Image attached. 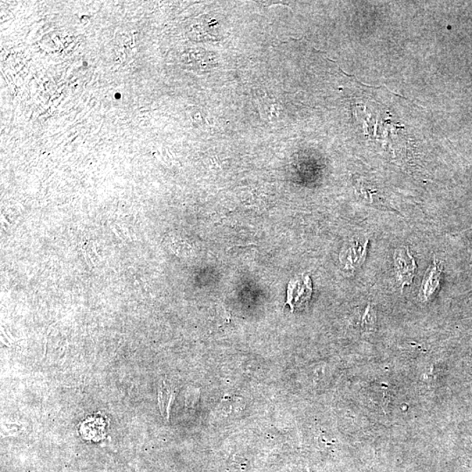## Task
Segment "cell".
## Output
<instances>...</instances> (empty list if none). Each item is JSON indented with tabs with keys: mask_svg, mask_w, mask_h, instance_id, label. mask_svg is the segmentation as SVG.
<instances>
[{
	"mask_svg": "<svg viewBox=\"0 0 472 472\" xmlns=\"http://www.w3.org/2000/svg\"><path fill=\"white\" fill-rule=\"evenodd\" d=\"M313 295V284L308 275L289 282L286 303L291 306L292 312L295 309L303 308L308 305Z\"/></svg>",
	"mask_w": 472,
	"mask_h": 472,
	"instance_id": "cell-1",
	"label": "cell"
},
{
	"mask_svg": "<svg viewBox=\"0 0 472 472\" xmlns=\"http://www.w3.org/2000/svg\"><path fill=\"white\" fill-rule=\"evenodd\" d=\"M393 260H395L397 279L402 287L412 284L414 274H416L417 263L414 257L411 256L409 249H397Z\"/></svg>",
	"mask_w": 472,
	"mask_h": 472,
	"instance_id": "cell-2",
	"label": "cell"
},
{
	"mask_svg": "<svg viewBox=\"0 0 472 472\" xmlns=\"http://www.w3.org/2000/svg\"><path fill=\"white\" fill-rule=\"evenodd\" d=\"M442 271V263L434 257L431 266L425 273L419 296L421 301L427 302L440 287V280Z\"/></svg>",
	"mask_w": 472,
	"mask_h": 472,
	"instance_id": "cell-3",
	"label": "cell"
},
{
	"mask_svg": "<svg viewBox=\"0 0 472 472\" xmlns=\"http://www.w3.org/2000/svg\"><path fill=\"white\" fill-rule=\"evenodd\" d=\"M106 424L102 417L88 418L80 428L82 438L92 441H100L105 438Z\"/></svg>",
	"mask_w": 472,
	"mask_h": 472,
	"instance_id": "cell-4",
	"label": "cell"
},
{
	"mask_svg": "<svg viewBox=\"0 0 472 472\" xmlns=\"http://www.w3.org/2000/svg\"><path fill=\"white\" fill-rule=\"evenodd\" d=\"M174 398V393L173 391L167 388L166 383H164L162 388L159 391V404L161 413L164 417H169V409L171 402Z\"/></svg>",
	"mask_w": 472,
	"mask_h": 472,
	"instance_id": "cell-5",
	"label": "cell"
}]
</instances>
